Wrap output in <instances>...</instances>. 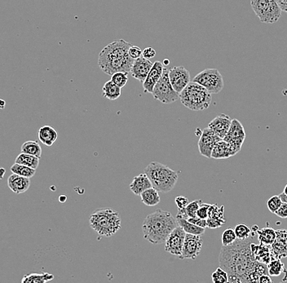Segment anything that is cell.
<instances>
[{"instance_id":"obj_2","label":"cell","mask_w":287,"mask_h":283,"mask_svg":"<svg viewBox=\"0 0 287 283\" xmlns=\"http://www.w3.org/2000/svg\"><path fill=\"white\" fill-rule=\"evenodd\" d=\"M132 44L119 39L106 46L98 57V65L106 74L112 75L117 72L129 73L134 59L130 56L129 48Z\"/></svg>"},{"instance_id":"obj_16","label":"cell","mask_w":287,"mask_h":283,"mask_svg":"<svg viewBox=\"0 0 287 283\" xmlns=\"http://www.w3.org/2000/svg\"><path fill=\"white\" fill-rule=\"evenodd\" d=\"M233 119L228 115L221 114L210 122L208 128L212 129L220 138L224 139L229 132Z\"/></svg>"},{"instance_id":"obj_23","label":"cell","mask_w":287,"mask_h":283,"mask_svg":"<svg viewBox=\"0 0 287 283\" xmlns=\"http://www.w3.org/2000/svg\"><path fill=\"white\" fill-rule=\"evenodd\" d=\"M38 136L39 141H41L43 145L51 147L57 140L58 133L51 126H43L39 130Z\"/></svg>"},{"instance_id":"obj_34","label":"cell","mask_w":287,"mask_h":283,"mask_svg":"<svg viewBox=\"0 0 287 283\" xmlns=\"http://www.w3.org/2000/svg\"><path fill=\"white\" fill-rule=\"evenodd\" d=\"M237 236H236L235 231L234 229H225V231L223 232L222 235H221V241H222V246H230L233 244V242H235L237 240Z\"/></svg>"},{"instance_id":"obj_46","label":"cell","mask_w":287,"mask_h":283,"mask_svg":"<svg viewBox=\"0 0 287 283\" xmlns=\"http://www.w3.org/2000/svg\"><path fill=\"white\" fill-rule=\"evenodd\" d=\"M156 56V51L153 49L151 47L145 48L142 52V56H144L146 59L153 58Z\"/></svg>"},{"instance_id":"obj_40","label":"cell","mask_w":287,"mask_h":283,"mask_svg":"<svg viewBox=\"0 0 287 283\" xmlns=\"http://www.w3.org/2000/svg\"><path fill=\"white\" fill-rule=\"evenodd\" d=\"M225 223H226L225 219L211 218V217L207 219V225L209 229H218L222 227Z\"/></svg>"},{"instance_id":"obj_3","label":"cell","mask_w":287,"mask_h":283,"mask_svg":"<svg viewBox=\"0 0 287 283\" xmlns=\"http://www.w3.org/2000/svg\"><path fill=\"white\" fill-rule=\"evenodd\" d=\"M178 225L177 220L174 218L171 213L157 209L144 220L142 225L144 238L152 244H162Z\"/></svg>"},{"instance_id":"obj_42","label":"cell","mask_w":287,"mask_h":283,"mask_svg":"<svg viewBox=\"0 0 287 283\" xmlns=\"http://www.w3.org/2000/svg\"><path fill=\"white\" fill-rule=\"evenodd\" d=\"M128 52H129L130 56H131L132 59L136 60V59L142 56L143 51L141 48H139V47H137V46L132 45L130 47Z\"/></svg>"},{"instance_id":"obj_51","label":"cell","mask_w":287,"mask_h":283,"mask_svg":"<svg viewBox=\"0 0 287 283\" xmlns=\"http://www.w3.org/2000/svg\"><path fill=\"white\" fill-rule=\"evenodd\" d=\"M279 197L281 198L282 203H287V195H285L284 193H282V194H281V195H279Z\"/></svg>"},{"instance_id":"obj_41","label":"cell","mask_w":287,"mask_h":283,"mask_svg":"<svg viewBox=\"0 0 287 283\" xmlns=\"http://www.w3.org/2000/svg\"><path fill=\"white\" fill-rule=\"evenodd\" d=\"M211 204H208V203H202L200 208L198 210L197 212V216L201 219H207L208 218V212H209V208Z\"/></svg>"},{"instance_id":"obj_19","label":"cell","mask_w":287,"mask_h":283,"mask_svg":"<svg viewBox=\"0 0 287 283\" xmlns=\"http://www.w3.org/2000/svg\"><path fill=\"white\" fill-rule=\"evenodd\" d=\"M276 239L272 243V251L276 259L287 257V230H276Z\"/></svg>"},{"instance_id":"obj_30","label":"cell","mask_w":287,"mask_h":283,"mask_svg":"<svg viewBox=\"0 0 287 283\" xmlns=\"http://www.w3.org/2000/svg\"><path fill=\"white\" fill-rule=\"evenodd\" d=\"M21 152L41 158L42 148L37 141H28L23 143V145L21 147Z\"/></svg>"},{"instance_id":"obj_52","label":"cell","mask_w":287,"mask_h":283,"mask_svg":"<svg viewBox=\"0 0 287 283\" xmlns=\"http://www.w3.org/2000/svg\"><path fill=\"white\" fill-rule=\"evenodd\" d=\"M5 101L4 100H0V109H5Z\"/></svg>"},{"instance_id":"obj_25","label":"cell","mask_w":287,"mask_h":283,"mask_svg":"<svg viewBox=\"0 0 287 283\" xmlns=\"http://www.w3.org/2000/svg\"><path fill=\"white\" fill-rule=\"evenodd\" d=\"M141 200L148 207H154L161 202L158 191L153 187L148 188L141 194Z\"/></svg>"},{"instance_id":"obj_5","label":"cell","mask_w":287,"mask_h":283,"mask_svg":"<svg viewBox=\"0 0 287 283\" xmlns=\"http://www.w3.org/2000/svg\"><path fill=\"white\" fill-rule=\"evenodd\" d=\"M145 173L150 179L153 188L158 192L168 193L172 191L177 183V171L158 162L149 163L145 168Z\"/></svg>"},{"instance_id":"obj_45","label":"cell","mask_w":287,"mask_h":283,"mask_svg":"<svg viewBox=\"0 0 287 283\" xmlns=\"http://www.w3.org/2000/svg\"><path fill=\"white\" fill-rule=\"evenodd\" d=\"M276 216L280 217V218L286 219L287 218V203H281V207L279 209L275 212Z\"/></svg>"},{"instance_id":"obj_18","label":"cell","mask_w":287,"mask_h":283,"mask_svg":"<svg viewBox=\"0 0 287 283\" xmlns=\"http://www.w3.org/2000/svg\"><path fill=\"white\" fill-rule=\"evenodd\" d=\"M253 255L256 261L260 262L262 264H268L270 262L276 259L271 245H259L252 243L251 245Z\"/></svg>"},{"instance_id":"obj_22","label":"cell","mask_w":287,"mask_h":283,"mask_svg":"<svg viewBox=\"0 0 287 283\" xmlns=\"http://www.w3.org/2000/svg\"><path fill=\"white\" fill-rule=\"evenodd\" d=\"M151 187H153V184L145 173L135 176L130 184V190L134 195H138V196H141L144 191Z\"/></svg>"},{"instance_id":"obj_7","label":"cell","mask_w":287,"mask_h":283,"mask_svg":"<svg viewBox=\"0 0 287 283\" xmlns=\"http://www.w3.org/2000/svg\"><path fill=\"white\" fill-rule=\"evenodd\" d=\"M251 5L263 23L273 24L281 18V10L276 0H251Z\"/></svg>"},{"instance_id":"obj_44","label":"cell","mask_w":287,"mask_h":283,"mask_svg":"<svg viewBox=\"0 0 287 283\" xmlns=\"http://www.w3.org/2000/svg\"><path fill=\"white\" fill-rule=\"evenodd\" d=\"M175 202L178 208H186L189 203L188 199L184 196H178V197L175 198Z\"/></svg>"},{"instance_id":"obj_15","label":"cell","mask_w":287,"mask_h":283,"mask_svg":"<svg viewBox=\"0 0 287 283\" xmlns=\"http://www.w3.org/2000/svg\"><path fill=\"white\" fill-rule=\"evenodd\" d=\"M153 65V63L149 61V59L141 56L136 59L133 62L132 69H131V74L133 78L143 83L146 79L147 76L149 74Z\"/></svg>"},{"instance_id":"obj_11","label":"cell","mask_w":287,"mask_h":283,"mask_svg":"<svg viewBox=\"0 0 287 283\" xmlns=\"http://www.w3.org/2000/svg\"><path fill=\"white\" fill-rule=\"evenodd\" d=\"M186 233L181 226L173 229L168 238L165 242V251L171 253L175 256H180L183 251V243L185 239Z\"/></svg>"},{"instance_id":"obj_20","label":"cell","mask_w":287,"mask_h":283,"mask_svg":"<svg viewBox=\"0 0 287 283\" xmlns=\"http://www.w3.org/2000/svg\"><path fill=\"white\" fill-rule=\"evenodd\" d=\"M31 178L24 177L22 175H17L13 173V175L9 176L8 179V185L9 188L14 194L21 195L28 191L31 186Z\"/></svg>"},{"instance_id":"obj_6","label":"cell","mask_w":287,"mask_h":283,"mask_svg":"<svg viewBox=\"0 0 287 283\" xmlns=\"http://www.w3.org/2000/svg\"><path fill=\"white\" fill-rule=\"evenodd\" d=\"M212 95L204 86L191 81L179 93V100L183 106L191 111H202L209 108Z\"/></svg>"},{"instance_id":"obj_4","label":"cell","mask_w":287,"mask_h":283,"mask_svg":"<svg viewBox=\"0 0 287 283\" xmlns=\"http://www.w3.org/2000/svg\"><path fill=\"white\" fill-rule=\"evenodd\" d=\"M89 223L91 229L100 236L111 237L121 229L119 213L112 208H100L90 216Z\"/></svg>"},{"instance_id":"obj_43","label":"cell","mask_w":287,"mask_h":283,"mask_svg":"<svg viewBox=\"0 0 287 283\" xmlns=\"http://www.w3.org/2000/svg\"><path fill=\"white\" fill-rule=\"evenodd\" d=\"M188 221L189 222L195 224L197 226H199V227L206 228L208 227V225H207V220L205 219H201L198 217V216H195V217H190L188 219Z\"/></svg>"},{"instance_id":"obj_37","label":"cell","mask_w":287,"mask_h":283,"mask_svg":"<svg viewBox=\"0 0 287 283\" xmlns=\"http://www.w3.org/2000/svg\"><path fill=\"white\" fill-rule=\"evenodd\" d=\"M128 73H124V72H117V73H115V74L111 75V79L110 80L113 81L115 84L123 88L128 83Z\"/></svg>"},{"instance_id":"obj_50","label":"cell","mask_w":287,"mask_h":283,"mask_svg":"<svg viewBox=\"0 0 287 283\" xmlns=\"http://www.w3.org/2000/svg\"><path fill=\"white\" fill-rule=\"evenodd\" d=\"M5 174H6V170L4 167H0V179L5 177Z\"/></svg>"},{"instance_id":"obj_29","label":"cell","mask_w":287,"mask_h":283,"mask_svg":"<svg viewBox=\"0 0 287 283\" xmlns=\"http://www.w3.org/2000/svg\"><path fill=\"white\" fill-rule=\"evenodd\" d=\"M39 160L40 158L36 156L31 155V154L21 153L16 158V163L25 165V166H30L31 168L37 169L39 166Z\"/></svg>"},{"instance_id":"obj_12","label":"cell","mask_w":287,"mask_h":283,"mask_svg":"<svg viewBox=\"0 0 287 283\" xmlns=\"http://www.w3.org/2000/svg\"><path fill=\"white\" fill-rule=\"evenodd\" d=\"M203 240L201 235L186 234L183 251L179 259H196L201 252Z\"/></svg>"},{"instance_id":"obj_24","label":"cell","mask_w":287,"mask_h":283,"mask_svg":"<svg viewBox=\"0 0 287 283\" xmlns=\"http://www.w3.org/2000/svg\"><path fill=\"white\" fill-rule=\"evenodd\" d=\"M121 95V87L115 84L113 81H107L102 87V96L110 101H115V100L119 99Z\"/></svg>"},{"instance_id":"obj_17","label":"cell","mask_w":287,"mask_h":283,"mask_svg":"<svg viewBox=\"0 0 287 283\" xmlns=\"http://www.w3.org/2000/svg\"><path fill=\"white\" fill-rule=\"evenodd\" d=\"M163 69H164L163 63L158 61L153 63V67L150 69L145 82H143V88L145 92L152 94L153 87L162 77Z\"/></svg>"},{"instance_id":"obj_36","label":"cell","mask_w":287,"mask_h":283,"mask_svg":"<svg viewBox=\"0 0 287 283\" xmlns=\"http://www.w3.org/2000/svg\"><path fill=\"white\" fill-rule=\"evenodd\" d=\"M208 217L216 219H225V206L218 207L216 204H211Z\"/></svg>"},{"instance_id":"obj_54","label":"cell","mask_w":287,"mask_h":283,"mask_svg":"<svg viewBox=\"0 0 287 283\" xmlns=\"http://www.w3.org/2000/svg\"><path fill=\"white\" fill-rule=\"evenodd\" d=\"M283 193H284L285 195H287V184L285 186V188H284V191H283Z\"/></svg>"},{"instance_id":"obj_26","label":"cell","mask_w":287,"mask_h":283,"mask_svg":"<svg viewBox=\"0 0 287 283\" xmlns=\"http://www.w3.org/2000/svg\"><path fill=\"white\" fill-rule=\"evenodd\" d=\"M258 240L259 243L263 245H272L276 239V230L272 228H263L257 230Z\"/></svg>"},{"instance_id":"obj_21","label":"cell","mask_w":287,"mask_h":283,"mask_svg":"<svg viewBox=\"0 0 287 283\" xmlns=\"http://www.w3.org/2000/svg\"><path fill=\"white\" fill-rule=\"evenodd\" d=\"M235 152L233 151L229 143L220 140L216 143L214 148L212 149V158L214 159H228L236 155Z\"/></svg>"},{"instance_id":"obj_27","label":"cell","mask_w":287,"mask_h":283,"mask_svg":"<svg viewBox=\"0 0 287 283\" xmlns=\"http://www.w3.org/2000/svg\"><path fill=\"white\" fill-rule=\"evenodd\" d=\"M54 279V275L50 274L48 272L43 273H31V274L25 275L22 278L23 283H44L52 281Z\"/></svg>"},{"instance_id":"obj_48","label":"cell","mask_w":287,"mask_h":283,"mask_svg":"<svg viewBox=\"0 0 287 283\" xmlns=\"http://www.w3.org/2000/svg\"><path fill=\"white\" fill-rule=\"evenodd\" d=\"M276 3L280 7L281 12L287 13V0H276Z\"/></svg>"},{"instance_id":"obj_13","label":"cell","mask_w":287,"mask_h":283,"mask_svg":"<svg viewBox=\"0 0 287 283\" xmlns=\"http://www.w3.org/2000/svg\"><path fill=\"white\" fill-rule=\"evenodd\" d=\"M169 79L173 88L178 93L181 92L191 82L189 71L183 66H175L169 69Z\"/></svg>"},{"instance_id":"obj_38","label":"cell","mask_w":287,"mask_h":283,"mask_svg":"<svg viewBox=\"0 0 287 283\" xmlns=\"http://www.w3.org/2000/svg\"><path fill=\"white\" fill-rule=\"evenodd\" d=\"M281 203L282 201H281V198L279 197V195L278 196L275 195L270 198L267 201V208L271 213L275 214V212L281 207Z\"/></svg>"},{"instance_id":"obj_1","label":"cell","mask_w":287,"mask_h":283,"mask_svg":"<svg viewBox=\"0 0 287 283\" xmlns=\"http://www.w3.org/2000/svg\"><path fill=\"white\" fill-rule=\"evenodd\" d=\"M251 242L238 240L230 246H222L220 251V267L229 274V282H246L249 274L257 262L251 248Z\"/></svg>"},{"instance_id":"obj_33","label":"cell","mask_w":287,"mask_h":283,"mask_svg":"<svg viewBox=\"0 0 287 283\" xmlns=\"http://www.w3.org/2000/svg\"><path fill=\"white\" fill-rule=\"evenodd\" d=\"M236 236L238 240H246L249 238H251L252 231L251 229L246 225V224H238L236 225L235 229Z\"/></svg>"},{"instance_id":"obj_53","label":"cell","mask_w":287,"mask_h":283,"mask_svg":"<svg viewBox=\"0 0 287 283\" xmlns=\"http://www.w3.org/2000/svg\"><path fill=\"white\" fill-rule=\"evenodd\" d=\"M165 62L163 63V64H164V65H169V63H170V61H169V60H164Z\"/></svg>"},{"instance_id":"obj_39","label":"cell","mask_w":287,"mask_h":283,"mask_svg":"<svg viewBox=\"0 0 287 283\" xmlns=\"http://www.w3.org/2000/svg\"><path fill=\"white\" fill-rule=\"evenodd\" d=\"M202 203H203V201H202L201 199H197V200L188 203L185 208L186 213H187L188 218L197 216V212H198L199 208H200Z\"/></svg>"},{"instance_id":"obj_14","label":"cell","mask_w":287,"mask_h":283,"mask_svg":"<svg viewBox=\"0 0 287 283\" xmlns=\"http://www.w3.org/2000/svg\"><path fill=\"white\" fill-rule=\"evenodd\" d=\"M222 139L220 138L212 129L206 128L201 133L199 141V153L206 158H212V149L216 143Z\"/></svg>"},{"instance_id":"obj_35","label":"cell","mask_w":287,"mask_h":283,"mask_svg":"<svg viewBox=\"0 0 287 283\" xmlns=\"http://www.w3.org/2000/svg\"><path fill=\"white\" fill-rule=\"evenodd\" d=\"M212 281L214 283L229 282V274L224 268H217L212 275Z\"/></svg>"},{"instance_id":"obj_28","label":"cell","mask_w":287,"mask_h":283,"mask_svg":"<svg viewBox=\"0 0 287 283\" xmlns=\"http://www.w3.org/2000/svg\"><path fill=\"white\" fill-rule=\"evenodd\" d=\"M178 224L179 226L183 228V230L185 231L186 234H195V235H203L205 233V229L204 228L197 226L195 224L189 222L186 219L176 218Z\"/></svg>"},{"instance_id":"obj_47","label":"cell","mask_w":287,"mask_h":283,"mask_svg":"<svg viewBox=\"0 0 287 283\" xmlns=\"http://www.w3.org/2000/svg\"><path fill=\"white\" fill-rule=\"evenodd\" d=\"M176 218L186 219V220H188V216H187V213H186L185 208H178V212L177 215H176Z\"/></svg>"},{"instance_id":"obj_9","label":"cell","mask_w":287,"mask_h":283,"mask_svg":"<svg viewBox=\"0 0 287 283\" xmlns=\"http://www.w3.org/2000/svg\"><path fill=\"white\" fill-rule=\"evenodd\" d=\"M193 81L204 86L211 94H217L224 88V79L218 69H206L195 76Z\"/></svg>"},{"instance_id":"obj_32","label":"cell","mask_w":287,"mask_h":283,"mask_svg":"<svg viewBox=\"0 0 287 283\" xmlns=\"http://www.w3.org/2000/svg\"><path fill=\"white\" fill-rule=\"evenodd\" d=\"M11 171L14 174L22 175L24 177L31 178L35 175L36 169L31 168L30 166L19 164V163H16L15 162L11 166Z\"/></svg>"},{"instance_id":"obj_8","label":"cell","mask_w":287,"mask_h":283,"mask_svg":"<svg viewBox=\"0 0 287 283\" xmlns=\"http://www.w3.org/2000/svg\"><path fill=\"white\" fill-rule=\"evenodd\" d=\"M153 98L163 104H171L179 99V93L173 88L169 79V69L164 68L162 77L153 87Z\"/></svg>"},{"instance_id":"obj_31","label":"cell","mask_w":287,"mask_h":283,"mask_svg":"<svg viewBox=\"0 0 287 283\" xmlns=\"http://www.w3.org/2000/svg\"><path fill=\"white\" fill-rule=\"evenodd\" d=\"M268 273L270 277H279L283 272H285V265L280 259H275L267 264Z\"/></svg>"},{"instance_id":"obj_10","label":"cell","mask_w":287,"mask_h":283,"mask_svg":"<svg viewBox=\"0 0 287 283\" xmlns=\"http://www.w3.org/2000/svg\"><path fill=\"white\" fill-rule=\"evenodd\" d=\"M245 139H246V132L244 127L238 119H233L229 132L223 140L229 143L233 151L238 154L242 149Z\"/></svg>"},{"instance_id":"obj_49","label":"cell","mask_w":287,"mask_h":283,"mask_svg":"<svg viewBox=\"0 0 287 283\" xmlns=\"http://www.w3.org/2000/svg\"><path fill=\"white\" fill-rule=\"evenodd\" d=\"M259 282L260 283H271L272 282V279L270 277L268 274L262 275L261 277H259Z\"/></svg>"}]
</instances>
